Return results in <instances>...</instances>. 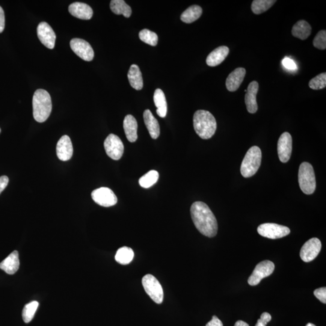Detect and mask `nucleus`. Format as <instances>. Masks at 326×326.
<instances>
[{
	"mask_svg": "<svg viewBox=\"0 0 326 326\" xmlns=\"http://www.w3.org/2000/svg\"><path fill=\"white\" fill-rule=\"evenodd\" d=\"M191 213L196 228L202 235L209 238L217 235V220L206 204L201 201L194 203L191 206Z\"/></svg>",
	"mask_w": 326,
	"mask_h": 326,
	"instance_id": "f257e3e1",
	"label": "nucleus"
},
{
	"mask_svg": "<svg viewBox=\"0 0 326 326\" xmlns=\"http://www.w3.org/2000/svg\"><path fill=\"white\" fill-rule=\"evenodd\" d=\"M194 126L198 136L207 140L215 134L217 123L215 117L209 111L198 110L194 115Z\"/></svg>",
	"mask_w": 326,
	"mask_h": 326,
	"instance_id": "f03ea898",
	"label": "nucleus"
},
{
	"mask_svg": "<svg viewBox=\"0 0 326 326\" xmlns=\"http://www.w3.org/2000/svg\"><path fill=\"white\" fill-rule=\"evenodd\" d=\"M32 104L33 114L35 120L43 123L48 119L52 110L51 97L48 92L43 89L35 91Z\"/></svg>",
	"mask_w": 326,
	"mask_h": 326,
	"instance_id": "7ed1b4c3",
	"label": "nucleus"
},
{
	"mask_svg": "<svg viewBox=\"0 0 326 326\" xmlns=\"http://www.w3.org/2000/svg\"><path fill=\"white\" fill-rule=\"evenodd\" d=\"M262 161V152L259 147L253 146L248 150L242 162L241 173L244 178H250L256 174Z\"/></svg>",
	"mask_w": 326,
	"mask_h": 326,
	"instance_id": "20e7f679",
	"label": "nucleus"
},
{
	"mask_svg": "<svg viewBox=\"0 0 326 326\" xmlns=\"http://www.w3.org/2000/svg\"><path fill=\"white\" fill-rule=\"evenodd\" d=\"M299 186L304 194H313L316 189V180L312 166L309 162H302L298 171Z\"/></svg>",
	"mask_w": 326,
	"mask_h": 326,
	"instance_id": "39448f33",
	"label": "nucleus"
},
{
	"mask_svg": "<svg viewBox=\"0 0 326 326\" xmlns=\"http://www.w3.org/2000/svg\"><path fill=\"white\" fill-rule=\"evenodd\" d=\"M142 284L151 299L157 304H161L164 299L161 284L151 274H147L142 278Z\"/></svg>",
	"mask_w": 326,
	"mask_h": 326,
	"instance_id": "423d86ee",
	"label": "nucleus"
},
{
	"mask_svg": "<svg viewBox=\"0 0 326 326\" xmlns=\"http://www.w3.org/2000/svg\"><path fill=\"white\" fill-rule=\"evenodd\" d=\"M257 232L260 236L271 239L282 238L289 235L290 230L288 227L274 223L261 224L257 228Z\"/></svg>",
	"mask_w": 326,
	"mask_h": 326,
	"instance_id": "0eeeda50",
	"label": "nucleus"
},
{
	"mask_svg": "<svg viewBox=\"0 0 326 326\" xmlns=\"http://www.w3.org/2000/svg\"><path fill=\"white\" fill-rule=\"evenodd\" d=\"M275 265L270 260H263L258 263L253 273L249 277L248 283L251 286H256L261 280L269 276L274 272Z\"/></svg>",
	"mask_w": 326,
	"mask_h": 326,
	"instance_id": "6e6552de",
	"label": "nucleus"
},
{
	"mask_svg": "<svg viewBox=\"0 0 326 326\" xmlns=\"http://www.w3.org/2000/svg\"><path fill=\"white\" fill-rule=\"evenodd\" d=\"M104 147L106 154L114 160L120 159L124 153V145L117 135L109 134L104 141Z\"/></svg>",
	"mask_w": 326,
	"mask_h": 326,
	"instance_id": "1a4fd4ad",
	"label": "nucleus"
},
{
	"mask_svg": "<svg viewBox=\"0 0 326 326\" xmlns=\"http://www.w3.org/2000/svg\"><path fill=\"white\" fill-rule=\"evenodd\" d=\"M92 199L99 206L109 207L115 206L117 198L112 190L108 188H100L94 190L91 194Z\"/></svg>",
	"mask_w": 326,
	"mask_h": 326,
	"instance_id": "9d476101",
	"label": "nucleus"
},
{
	"mask_svg": "<svg viewBox=\"0 0 326 326\" xmlns=\"http://www.w3.org/2000/svg\"><path fill=\"white\" fill-rule=\"evenodd\" d=\"M70 47L73 52L85 61H91L94 57L93 48L87 41L80 38H74L70 41Z\"/></svg>",
	"mask_w": 326,
	"mask_h": 326,
	"instance_id": "9b49d317",
	"label": "nucleus"
},
{
	"mask_svg": "<svg viewBox=\"0 0 326 326\" xmlns=\"http://www.w3.org/2000/svg\"><path fill=\"white\" fill-rule=\"evenodd\" d=\"M321 249V242L318 238H313L307 241L302 247L300 256L304 262H309L318 256Z\"/></svg>",
	"mask_w": 326,
	"mask_h": 326,
	"instance_id": "f8f14e48",
	"label": "nucleus"
},
{
	"mask_svg": "<svg viewBox=\"0 0 326 326\" xmlns=\"http://www.w3.org/2000/svg\"><path fill=\"white\" fill-rule=\"evenodd\" d=\"M292 150V138L288 132H284L278 139L277 151L281 162L283 163L289 161Z\"/></svg>",
	"mask_w": 326,
	"mask_h": 326,
	"instance_id": "ddd939ff",
	"label": "nucleus"
},
{
	"mask_svg": "<svg viewBox=\"0 0 326 326\" xmlns=\"http://www.w3.org/2000/svg\"><path fill=\"white\" fill-rule=\"evenodd\" d=\"M37 35L41 43L50 49L54 48L56 42V34L48 23L41 22L37 28Z\"/></svg>",
	"mask_w": 326,
	"mask_h": 326,
	"instance_id": "4468645a",
	"label": "nucleus"
},
{
	"mask_svg": "<svg viewBox=\"0 0 326 326\" xmlns=\"http://www.w3.org/2000/svg\"><path fill=\"white\" fill-rule=\"evenodd\" d=\"M56 153L58 158L62 161H69L72 158L73 147L72 141L68 135H64L59 139L56 146Z\"/></svg>",
	"mask_w": 326,
	"mask_h": 326,
	"instance_id": "2eb2a0df",
	"label": "nucleus"
},
{
	"mask_svg": "<svg viewBox=\"0 0 326 326\" xmlns=\"http://www.w3.org/2000/svg\"><path fill=\"white\" fill-rule=\"evenodd\" d=\"M259 84L256 81H253L249 84L245 96V102L247 110L251 114H254L257 111L258 106L256 100L257 94L259 90Z\"/></svg>",
	"mask_w": 326,
	"mask_h": 326,
	"instance_id": "dca6fc26",
	"label": "nucleus"
},
{
	"mask_svg": "<svg viewBox=\"0 0 326 326\" xmlns=\"http://www.w3.org/2000/svg\"><path fill=\"white\" fill-rule=\"evenodd\" d=\"M69 11L73 17L81 20H90L93 15V10L90 6L84 3H73L69 6Z\"/></svg>",
	"mask_w": 326,
	"mask_h": 326,
	"instance_id": "f3484780",
	"label": "nucleus"
},
{
	"mask_svg": "<svg viewBox=\"0 0 326 326\" xmlns=\"http://www.w3.org/2000/svg\"><path fill=\"white\" fill-rule=\"evenodd\" d=\"M246 70L244 68L239 67L228 75L226 80V87L230 92L238 90L245 78Z\"/></svg>",
	"mask_w": 326,
	"mask_h": 326,
	"instance_id": "a211bd4d",
	"label": "nucleus"
},
{
	"mask_svg": "<svg viewBox=\"0 0 326 326\" xmlns=\"http://www.w3.org/2000/svg\"><path fill=\"white\" fill-rule=\"evenodd\" d=\"M123 129L127 140L134 143L137 140L138 123L132 115H127L123 121Z\"/></svg>",
	"mask_w": 326,
	"mask_h": 326,
	"instance_id": "6ab92c4d",
	"label": "nucleus"
},
{
	"mask_svg": "<svg viewBox=\"0 0 326 326\" xmlns=\"http://www.w3.org/2000/svg\"><path fill=\"white\" fill-rule=\"evenodd\" d=\"M229 48L227 46H220L210 53L207 56L206 63L210 67L218 66L227 57Z\"/></svg>",
	"mask_w": 326,
	"mask_h": 326,
	"instance_id": "aec40b11",
	"label": "nucleus"
},
{
	"mask_svg": "<svg viewBox=\"0 0 326 326\" xmlns=\"http://www.w3.org/2000/svg\"><path fill=\"white\" fill-rule=\"evenodd\" d=\"M20 267L19 255L17 251H14L10 256L0 263V269L10 275H13L19 270Z\"/></svg>",
	"mask_w": 326,
	"mask_h": 326,
	"instance_id": "412c9836",
	"label": "nucleus"
},
{
	"mask_svg": "<svg viewBox=\"0 0 326 326\" xmlns=\"http://www.w3.org/2000/svg\"><path fill=\"white\" fill-rule=\"evenodd\" d=\"M143 118L148 131L151 138L156 139L159 136L160 129L158 120L153 116L149 109L145 110L143 113Z\"/></svg>",
	"mask_w": 326,
	"mask_h": 326,
	"instance_id": "4be33fe9",
	"label": "nucleus"
},
{
	"mask_svg": "<svg viewBox=\"0 0 326 326\" xmlns=\"http://www.w3.org/2000/svg\"><path fill=\"white\" fill-rule=\"evenodd\" d=\"M127 78L130 85L136 90H141L143 87V81L142 74L138 65L133 64L130 66Z\"/></svg>",
	"mask_w": 326,
	"mask_h": 326,
	"instance_id": "5701e85b",
	"label": "nucleus"
},
{
	"mask_svg": "<svg viewBox=\"0 0 326 326\" xmlns=\"http://www.w3.org/2000/svg\"><path fill=\"white\" fill-rule=\"evenodd\" d=\"M153 101L156 107V114L161 118L167 116L168 104L165 94L161 89H156L153 95Z\"/></svg>",
	"mask_w": 326,
	"mask_h": 326,
	"instance_id": "b1692460",
	"label": "nucleus"
},
{
	"mask_svg": "<svg viewBox=\"0 0 326 326\" xmlns=\"http://www.w3.org/2000/svg\"><path fill=\"white\" fill-rule=\"evenodd\" d=\"M312 28L306 21L300 20L293 26L292 34L293 37L301 40H306L310 36Z\"/></svg>",
	"mask_w": 326,
	"mask_h": 326,
	"instance_id": "393cba45",
	"label": "nucleus"
},
{
	"mask_svg": "<svg viewBox=\"0 0 326 326\" xmlns=\"http://www.w3.org/2000/svg\"><path fill=\"white\" fill-rule=\"evenodd\" d=\"M202 14V8L199 6H192L183 13L181 16V20L184 23L191 24L199 19Z\"/></svg>",
	"mask_w": 326,
	"mask_h": 326,
	"instance_id": "a878e982",
	"label": "nucleus"
},
{
	"mask_svg": "<svg viewBox=\"0 0 326 326\" xmlns=\"http://www.w3.org/2000/svg\"><path fill=\"white\" fill-rule=\"evenodd\" d=\"M110 9L114 14L123 15L126 18H129L132 14L131 8L123 0H112Z\"/></svg>",
	"mask_w": 326,
	"mask_h": 326,
	"instance_id": "bb28decb",
	"label": "nucleus"
},
{
	"mask_svg": "<svg viewBox=\"0 0 326 326\" xmlns=\"http://www.w3.org/2000/svg\"><path fill=\"white\" fill-rule=\"evenodd\" d=\"M134 253L131 248L123 247L118 249L115 254V259L121 265H127L134 259Z\"/></svg>",
	"mask_w": 326,
	"mask_h": 326,
	"instance_id": "cd10ccee",
	"label": "nucleus"
},
{
	"mask_svg": "<svg viewBox=\"0 0 326 326\" xmlns=\"http://www.w3.org/2000/svg\"><path fill=\"white\" fill-rule=\"evenodd\" d=\"M275 2V0H254L252 3L251 10L254 14H263L270 9Z\"/></svg>",
	"mask_w": 326,
	"mask_h": 326,
	"instance_id": "c85d7f7f",
	"label": "nucleus"
},
{
	"mask_svg": "<svg viewBox=\"0 0 326 326\" xmlns=\"http://www.w3.org/2000/svg\"><path fill=\"white\" fill-rule=\"evenodd\" d=\"M159 174L156 171H150L140 178L139 184L142 188L147 189L152 187L158 182Z\"/></svg>",
	"mask_w": 326,
	"mask_h": 326,
	"instance_id": "c756f323",
	"label": "nucleus"
},
{
	"mask_svg": "<svg viewBox=\"0 0 326 326\" xmlns=\"http://www.w3.org/2000/svg\"><path fill=\"white\" fill-rule=\"evenodd\" d=\"M139 38L144 43L150 46H155L158 44V37L155 32L148 29L142 30L139 33Z\"/></svg>",
	"mask_w": 326,
	"mask_h": 326,
	"instance_id": "7c9ffc66",
	"label": "nucleus"
},
{
	"mask_svg": "<svg viewBox=\"0 0 326 326\" xmlns=\"http://www.w3.org/2000/svg\"><path fill=\"white\" fill-rule=\"evenodd\" d=\"M39 303L37 301L31 302L26 304L23 310V318L26 323L31 322L34 318L35 312L37 310Z\"/></svg>",
	"mask_w": 326,
	"mask_h": 326,
	"instance_id": "2f4dec72",
	"label": "nucleus"
},
{
	"mask_svg": "<svg viewBox=\"0 0 326 326\" xmlns=\"http://www.w3.org/2000/svg\"><path fill=\"white\" fill-rule=\"evenodd\" d=\"M309 87L314 90H321L326 87V73H322L310 80Z\"/></svg>",
	"mask_w": 326,
	"mask_h": 326,
	"instance_id": "473e14b6",
	"label": "nucleus"
},
{
	"mask_svg": "<svg viewBox=\"0 0 326 326\" xmlns=\"http://www.w3.org/2000/svg\"><path fill=\"white\" fill-rule=\"evenodd\" d=\"M313 45L315 48L319 50L326 49V31L325 30L320 31L316 34L313 41Z\"/></svg>",
	"mask_w": 326,
	"mask_h": 326,
	"instance_id": "72a5a7b5",
	"label": "nucleus"
},
{
	"mask_svg": "<svg viewBox=\"0 0 326 326\" xmlns=\"http://www.w3.org/2000/svg\"><path fill=\"white\" fill-rule=\"evenodd\" d=\"M314 295L322 302V303H326V288L325 287H320L314 290Z\"/></svg>",
	"mask_w": 326,
	"mask_h": 326,
	"instance_id": "f704fd0d",
	"label": "nucleus"
},
{
	"mask_svg": "<svg viewBox=\"0 0 326 326\" xmlns=\"http://www.w3.org/2000/svg\"><path fill=\"white\" fill-rule=\"evenodd\" d=\"M271 315L268 312H263L260 316V318L258 319L255 326H266L267 323L271 321Z\"/></svg>",
	"mask_w": 326,
	"mask_h": 326,
	"instance_id": "c9c22d12",
	"label": "nucleus"
},
{
	"mask_svg": "<svg viewBox=\"0 0 326 326\" xmlns=\"http://www.w3.org/2000/svg\"><path fill=\"white\" fill-rule=\"evenodd\" d=\"M283 66L288 70H294L297 68L296 64L291 59L285 58L282 61Z\"/></svg>",
	"mask_w": 326,
	"mask_h": 326,
	"instance_id": "e433bc0d",
	"label": "nucleus"
},
{
	"mask_svg": "<svg viewBox=\"0 0 326 326\" xmlns=\"http://www.w3.org/2000/svg\"><path fill=\"white\" fill-rule=\"evenodd\" d=\"M5 28V16L4 10L0 7V34L4 32Z\"/></svg>",
	"mask_w": 326,
	"mask_h": 326,
	"instance_id": "4c0bfd02",
	"label": "nucleus"
},
{
	"mask_svg": "<svg viewBox=\"0 0 326 326\" xmlns=\"http://www.w3.org/2000/svg\"><path fill=\"white\" fill-rule=\"evenodd\" d=\"M206 326H224L223 323L217 316L214 315L212 317L211 321L207 323Z\"/></svg>",
	"mask_w": 326,
	"mask_h": 326,
	"instance_id": "58836bf2",
	"label": "nucleus"
},
{
	"mask_svg": "<svg viewBox=\"0 0 326 326\" xmlns=\"http://www.w3.org/2000/svg\"><path fill=\"white\" fill-rule=\"evenodd\" d=\"M9 183V179L7 176L0 177V194L7 188Z\"/></svg>",
	"mask_w": 326,
	"mask_h": 326,
	"instance_id": "ea45409f",
	"label": "nucleus"
},
{
	"mask_svg": "<svg viewBox=\"0 0 326 326\" xmlns=\"http://www.w3.org/2000/svg\"><path fill=\"white\" fill-rule=\"evenodd\" d=\"M235 326H250V325H249L247 322L241 321V320H239V321H238L235 323Z\"/></svg>",
	"mask_w": 326,
	"mask_h": 326,
	"instance_id": "a19ab883",
	"label": "nucleus"
},
{
	"mask_svg": "<svg viewBox=\"0 0 326 326\" xmlns=\"http://www.w3.org/2000/svg\"><path fill=\"white\" fill-rule=\"evenodd\" d=\"M306 326H316V325L312 324V323H308V324Z\"/></svg>",
	"mask_w": 326,
	"mask_h": 326,
	"instance_id": "79ce46f5",
	"label": "nucleus"
},
{
	"mask_svg": "<svg viewBox=\"0 0 326 326\" xmlns=\"http://www.w3.org/2000/svg\"><path fill=\"white\" fill-rule=\"evenodd\" d=\"M0 133H1V128H0Z\"/></svg>",
	"mask_w": 326,
	"mask_h": 326,
	"instance_id": "37998d69",
	"label": "nucleus"
}]
</instances>
